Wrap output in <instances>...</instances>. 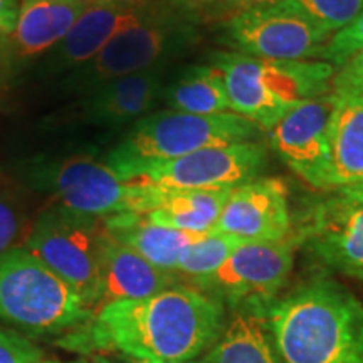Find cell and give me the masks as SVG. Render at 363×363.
I'll return each instance as SVG.
<instances>
[{"instance_id": "28", "label": "cell", "mask_w": 363, "mask_h": 363, "mask_svg": "<svg viewBox=\"0 0 363 363\" xmlns=\"http://www.w3.org/2000/svg\"><path fill=\"white\" fill-rule=\"evenodd\" d=\"M24 229V214L11 195L0 192V254L17 246Z\"/></svg>"}, {"instance_id": "18", "label": "cell", "mask_w": 363, "mask_h": 363, "mask_svg": "<svg viewBox=\"0 0 363 363\" xmlns=\"http://www.w3.org/2000/svg\"><path fill=\"white\" fill-rule=\"evenodd\" d=\"M162 94V67H153L94 88L84 103V116L106 128L136 123L148 116Z\"/></svg>"}, {"instance_id": "22", "label": "cell", "mask_w": 363, "mask_h": 363, "mask_svg": "<svg viewBox=\"0 0 363 363\" xmlns=\"http://www.w3.org/2000/svg\"><path fill=\"white\" fill-rule=\"evenodd\" d=\"M331 190L363 184V96H338L330 126Z\"/></svg>"}, {"instance_id": "35", "label": "cell", "mask_w": 363, "mask_h": 363, "mask_svg": "<svg viewBox=\"0 0 363 363\" xmlns=\"http://www.w3.org/2000/svg\"><path fill=\"white\" fill-rule=\"evenodd\" d=\"M24 2H26V0H24Z\"/></svg>"}, {"instance_id": "27", "label": "cell", "mask_w": 363, "mask_h": 363, "mask_svg": "<svg viewBox=\"0 0 363 363\" xmlns=\"http://www.w3.org/2000/svg\"><path fill=\"white\" fill-rule=\"evenodd\" d=\"M43 348L19 331L0 326V363H49Z\"/></svg>"}, {"instance_id": "31", "label": "cell", "mask_w": 363, "mask_h": 363, "mask_svg": "<svg viewBox=\"0 0 363 363\" xmlns=\"http://www.w3.org/2000/svg\"><path fill=\"white\" fill-rule=\"evenodd\" d=\"M19 11L21 7L17 0H0V39L7 38L12 33Z\"/></svg>"}, {"instance_id": "23", "label": "cell", "mask_w": 363, "mask_h": 363, "mask_svg": "<svg viewBox=\"0 0 363 363\" xmlns=\"http://www.w3.org/2000/svg\"><path fill=\"white\" fill-rule=\"evenodd\" d=\"M163 99L174 111L220 115L230 110L224 79L214 66H190L163 88Z\"/></svg>"}, {"instance_id": "30", "label": "cell", "mask_w": 363, "mask_h": 363, "mask_svg": "<svg viewBox=\"0 0 363 363\" xmlns=\"http://www.w3.org/2000/svg\"><path fill=\"white\" fill-rule=\"evenodd\" d=\"M208 2H214L222 12H233V16H235V13L254 11V9L278 6L284 0H208Z\"/></svg>"}, {"instance_id": "24", "label": "cell", "mask_w": 363, "mask_h": 363, "mask_svg": "<svg viewBox=\"0 0 363 363\" xmlns=\"http://www.w3.org/2000/svg\"><path fill=\"white\" fill-rule=\"evenodd\" d=\"M242 242L244 240L233 235L214 233V230L202 234L184 249L177 264V274L185 276L189 284L197 283L214 274Z\"/></svg>"}, {"instance_id": "1", "label": "cell", "mask_w": 363, "mask_h": 363, "mask_svg": "<svg viewBox=\"0 0 363 363\" xmlns=\"http://www.w3.org/2000/svg\"><path fill=\"white\" fill-rule=\"evenodd\" d=\"M225 323L219 299L190 284H175L152 296L99 308L54 343L81 357L120 353L130 362H189L217 342Z\"/></svg>"}, {"instance_id": "15", "label": "cell", "mask_w": 363, "mask_h": 363, "mask_svg": "<svg viewBox=\"0 0 363 363\" xmlns=\"http://www.w3.org/2000/svg\"><path fill=\"white\" fill-rule=\"evenodd\" d=\"M94 0H26L16 27L0 39V56L6 69L51 51L69 34Z\"/></svg>"}, {"instance_id": "29", "label": "cell", "mask_w": 363, "mask_h": 363, "mask_svg": "<svg viewBox=\"0 0 363 363\" xmlns=\"http://www.w3.org/2000/svg\"><path fill=\"white\" fill-rule=\"evenodd\" d=\"M331 88L337 96H363V51L335 71Z\"/></svg>"}, {"instance_id": "17", "label": "cell", "mask_w": 363, "mask_h": 363, "mask_svg": "<svg viewBox=\"0 0 363 363\" xmlns=\"http://www.w3.org/2000/svg\"><path fill=\"white\" fill-rule=\"evenodd\" d=\"M143 4L126 0H94L69 34L59 43L49 57L52 71L81 67L91 61L118 33L128 27L142 12Z\"/></svg>"}, {"instance_id": "20", "label": "cell", "mask_w": 363, "mask_h": 363, "mask_svg": "<svg viewBox=\"0 0 363 363\" xmlns=\"http://www.w3.org/2000/svg\"><path fill=\"white\" fill-rule=\"evenodd\" d=\"M103 225L118 242L140 254L158 269L172 274H177V264L184 249L202 235L155 224L147 214L136 212L103 217Z\"/></svg>"}, {"instance_id": "14", "label": "cell", "mask_w": 363, "mask_h": 363, "mask_svg": "<svg viewBox=\"0 0 363 363\" xmlns=\"http://www.w3.org/2000/svg\"><path fill=\"white\" fill-rule=\"evenodd\" d=\"M212 230L244 242L288 239L291 216L286 184L276 177H266L233 189Z\"/></svg>"}, {"instance_id": "21", "label": "cell", "mask_w": 363, "mask_h": 363, "mask_svg": "<svg viewBox=\"0 0 363 363\" xmlns=\"http://www.w3.org/2000/svg\"><path fill=\"white\" fill-rule=\"evenodd\" d=\"M201 363H284L281 360L262 311H234L217 342Z\"/></svg>"}, {"instance_id": "32", "label": "cell", "mask_w": 363, "mask_h": 363, "mask_svg": "<svg viewBox=\"0 0 363 363\" xmlns=\"http://www.w3.org/2000/svg\"><path fill=\"white\" fill-rule=\"evenodd\" d=\"M49 363H115V362L104 355H88V357L74 358V360H69V362H62V360H56V358H51Z\"/></svg>"}, {"instance_id": "34", "label": "cell", "mask_w": 363, "mask_h": 363, "mask_svg": "<svg viewBox=\"0 0 363 363\" xmlns=\"http://www.w3.org/2000/svg\"><path fill=\"white\" fill-rule=\"evenodd\" d=\"M2 69H4V65H2V56H0V79H2Z\"/></svg>"}, {"instance_id": "10", "label": "cell", "mask_w": 363, "mask_h": 363, "mask_svg": "<svg viewBox=\"0 0 363 363\" xmlns=\"http://www.w3.org/2000/svg\"><path fill=\"white\" fill-rule=\"evenodd\" d=\"M266 167V145L244 142L202 148L175 160L155 163L131 182L167 189L233 190L259 179Z\"/></svg>"}, {"instance_id": "19", "label": "cell", "mask_w": 363, "mask_h": 363, "mask_svg": "<svg viewBox=\"0 0 363 363\" xmlns=\"http://www.w3.org/2000/svg\"><path fill=\"white\" fill-rule=\"evenodd\" d=\"M148 187V219L192 234H206L214 229L230 194V190Z\"/></svg>"}, {"instance_id": "5", "label": "cell", "mask_w": 363, "mask_h": 363, "mask_svg": "<svg viewBox=\"0 0 363 363\" xmlns=\"http://www.w3.org/2000/svg\"><path fill=\"white\" fill-rule=\"evenodd\" d=\"M91 315L79 294L24 246L0 254V326L30 340L59 338Z\"/></svg>"}, {"instance_id": "25", "label": "cell", "mask_w": 363, "mask_h": 363, "mask_svg": "<svg viewBox=\"0 0 363 363\" xmlns=\"http://www.w3.org/2000/svg\"><path fill=\"white\" fill-rule=\"evenodd\" d=\"M279 6L331 35L357 19L363 9V0H284Z\"/></svg>"}, {"instance_id": "11", "label": "cell", "mask_w": 363, "mask_h": 363, "mask_svg": "<svg viewBox=\"0 0 363 363\" xmlns=\"http://www.w3.org/2000/svg\"><path fill=\"white\" fill-rule=\"evenodd\" d=\"M298 238L328 269L363 279V184L331 190Z\"/></svg>"}, {"instance_id": "2", "label": "cell", "mask_w": 363, "mask_h": 363, "mask_svg": "<svg viewBox=\"0 0 363 363\" xmlns=\"http://www.w3.org/2000/svg\"><path fill=\"white\" fill-rule=\"evenodd\" d=\"M264 316L284 363H363V303L337 281L313 279Z\"/></svg>"}, {"instance_id": "12", "label": "cell", "mask_w": 363, "mask_h": 363, "mask_svg": "<svg viewBox=\"0 0 363 363\" xmlns=\"http://www.w3.org/2000/svg\"><path fill=\"white\" fill-rule=\"evenodd\" d=\"M328 39V34L279 4L230 16L220 34L234 52L269 61L315 57Z\"/></svg>"}, {"instance_id": "8", "label": "cell", "mask_w": 363, "mask_h": 363, "mask_svg": "<svg viewBox=\"0 0 363 363\" xmlns=\"http://www.w3.org/2000/svg\"><path fill=\"white\" fill-rule=\"evenodd\" d=\"M103 217L54 203L40 212L26 235L24 247L39 257L94 310L99 286Z\"/></svg>"}, {"instance_id": "6", "label": "cell", "mask_w": 363, "mask_h": 363, "mask_svg": "<svg viewBox=\"0 0 363 363\" xmlns=\"http://www.w3.org/2000/svg\"><path fill=\"white\" fill-rule=\"evenodd\" d=\"M197 24L189 4H143L140 16L128 27L72 72L71 83L79 89H94L125 76L162 67L194 43Z\"/></svg>"}, {"instance_id": "4", "label": "cell", "mask_w": 363, "mask_h": 363, "mask_svg": "<svg viewBox=\"0 0 363 363\" xmlns=\"http://www.w3.org/2000/svg\"><path fill=\"white\" fill-rule=\"evenodd\" d=\"M262 130L238 113L190 115L157 111L136 121L104 162L125 182L135 180L150 165L175 160L208 147L257 142Z\"/></svg>"}, {"instance_id": "26", "label": "cell", "mask_w": 363, "mask_h": 363, "mask_svg": "<svg viewBox=\"0 0 363 363\" xmlns=\"http://www.w3.org/2000/svg\"><path fill=\"white\" fill-rule=\"evenodd\" d=\"M363 51V9L357 19L345 29L333 34L321 45L315 57L328 62L333 67H342L348 59Z\"/></svg>"}, {"instance_id": "7", "label": "cell", "mask_w": 363, "mask_h": 363, "mask_svg": "<svg viewBox=\"0 0 363 363\" xmlns=\"http://www.w3.org/2000/svg\"><path fill=\"white\" fill-rule=\"evenodd\" d=\"M30 187L51 194L56 203L94 217L147 214L150 187L125 182L108 165L88 155L40 158L27 165Z\"/></svg>"}, {"instance_id": "16", "label": "cell", "mask_w": 363, "mask_h": 363, "mask_svg": "<svg viewBox=\"0 0 363 363\" xmlns=\"http://www.w3.org/2000/svg\"><path fill=\"white\" fill-rule=\"evenodd\" d=\"M175 274L158 269L103 230L99 251V286L93 313L123 299H140L175 286Z\"/></svg>"}, {"instance_id": "9", "label": "cell", "mask_w": 363, "mask_h": 363, "mask_svg": "<svg viewBox=\"0 0 363 363\" xmlns=\"http://www.w3.org/2000/svg\"><path fill=\"white\" fill-rule=\"evenodd\" d=\"M294 244V238L274 242H242L214 274L190 286L234 311L264 313L291 274Z\"/></svg>"}, {"instance_id": "3", "label": "cell", "mask_w": 363, "mask_h": 363, "mask_svg": "<svg viewBox=\"0 0 363 363\" xmlns=\"http://www.w3.org/2000/svg\"><path fill=\"white\" fill-rule=\"evenodd\" d=\"M211 66L224 79L233 113L267 131L299 103L325 96L335 74L323 61H269L230 51L212 54Z\"/></svg>"}, {"instance_id": "13", "label": "cell", "mask_w": 363, "mask_h": 363, "mask_svg": "<svg viewBox=\"0 0 363 363\" xmlns=\"http://www.w3.org/2000/svg\"><path fill=\"white\" fill-rule=\"evenodd\" d=\"M337 94L306 99L269 130L271 148L311 187L331 190L330 126Z\"/></svg>"}, {"instance_id": "33", "label": "cell", "mask_w": 363, "mask_h": 363, "mask_svg": "<svg viewBox=\"0 0 363 363\" xmlns=\"http://www.w3.org/2000/svg\"><path fill=\"white\" fill-rule=\"evenodd\" d=\"M130 363H143V362H130ZM172 363H201L199 360H189V362H172Z\"/></svg>"}]
</instances>
